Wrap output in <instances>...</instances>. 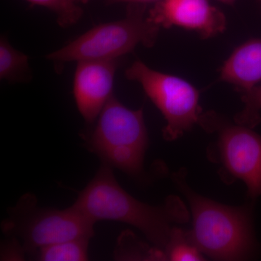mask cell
Returning a JSON list of instances; mask_svg holds the SVG:
<instances>
[{
    "label": "cell",
    "instance_id": "277c9868",
    "mask_svg": "<svg viewBox=\"0 0 261 261\" xmlns=\"http://www.w3.org/2000/svg\"><path fill=\"white\" fill-rule=\"evenodd\" d=\"M148 143L143 109H129L114 95L106 103L87 140L89 150L102 163L133 176L143 171Z\"/></svg>",
    "mask_w": 261,
    "mask_h": 261
},
{
    "label": "cell",
    "instance_id": "7c38bea8",
    "mask_svg": "<svg viewBox=\"0 0 261 261\" xmlns=\"http://www.w3.org/2000/svg\"><path fill=\"white\" fill-rule=\"evenodd\" d=\"M89 241V239L78 238L59 242L42 247L34 256L41 261L87 260Z\"/></svg>",
    "mask_w": 261,
    "mask_h": 261
},
{
    "label": "cell",
    "instance_id": "ffe728a7",
    "mask_svg": "<svg viewBox=\"0 0 261 261\" xmlns=\"http://www.w3.org/2000/svg\"><path fill=\"white\" fill-rule=\"evenodd\" d=\"M78 3H82V4H86L88 3L89 0H75Z\"/></svg>",
    "mask_w": 261,
    "mask_h": 261
},
{
    "label": "cell",
    "instance_id": "3957f363",
    "mask_svg": "<svg viewBox=\"0 0 261 261\" xmlns=\"http://www.w3.org/2000/svg\"><path fill=\"white\" fill-rule=\"evenodd\" d=\"M146 9V5L128 4L124 18L94 27L47 54L46 59L56 65L89 60L113 61L140 44L153 47L161 27L149 18Z\"/></svg>",
    "mask_w": 261,
    "mask_h": 261
},
{
    "label": "cell",
    "instance_id": "ba28073f",
    "mask_svg": "<svg viewBox=\"0 0 261 261\" xmlns=\"http://www.w3.org/2000/svg\"><path fill=\"white\" fill-rule=\"evenodd\" d=\"M148 17L161 28L180 27L204 39L219 35L226 28L224 13L209 0H160Z\"/></svg>",
    "mask_w": 261,
    "mask_h": 261
},
{
    "label": "cell",
    "instance_id": "5bb4252c",
    "mask_svg": "<svg viewBox=\"0 0 261 261\" xmlns=\"http://www.w3.org/2000/svg\"><path fill=\"white\" fill-rule=\"evenodd\" d=\"M164 252L166 260H205L203 254L192 241L190 232L175 226Z\"/></svg>",
    "mask_w": 261,
    "mask_h": 261
},
{
    "label": "cell",
    "instance_id": "2e32d148",
    "mask_svg": "<svg viewBox=\"0 0 261 261\" xmlns=\"http://www.w3.org/2000/svg\"><path fill=\"white\" fill-rule=\"evenodd\" d=\"M241 94L244 108L235 116L234 122L250 128H255L261 121V85H257Z\"/></svg>",
    "mask_w": 261,
    "mask_h": 261
},
{
    "label": "cell",
    "instance_id": "9a60e30c",
    "mask_svg": "<svg viewBox=\"0 0 261 261\" xmlns=\"http://www.w3.org/2000/svg\"><path fill=\"white\" fill-rule=\"evenodd\" d=\"M33 5L50 10L62 28H68L78 23L82 18L83 9L75 0H27Z\"/></svg>",
    "mask_w": 261,
    "mask_h": 261
},
{
    "label": "cell",
    "instance_id": "5b68a950",
    "mask_svg": "<svg viewBox=\"0 0 261 261\" xmlns=\"http://www.w3.org/2000/svg\"><path fill=\"white\" fill-rule=\"evenodd\" d=\"M8 214L2 230L18 239L31 255L53 244L78 238L91 240L94 234L95 222L74 206L64 210L41 207L32 194L22 196Z\"/></svg>",
    "mask_w": 261,
    "mask_h": 261
},
{
    "label": "cell",
    "instance_id": "30bf717a",
    "mask_svg": "<svg viewBox=\"0 0 261 261\" xmlns=\"http://www.w3.org/2000/svg\"><path fill=\"white\" fill-rule=\"evenodd\" d=\"M220 81L232 84L240 93L261 82V39H252L239 46L220 70Z\"/></svg>",
    "mask_w": 261,
    "mask_h": 261
},
{
    "label": "cell",
    "instance_id": "e0dca14e",
    "mask_svg": "<svg viewBox=\"0 0 261 261\" xmlns=\"http://www.w3.org/2000/svg\"><path fill=\"white\" fill-rule=\"evenodd\" d=\"M6 243L3 245L1 250V260H23L25 258V252L23 245L16 238L10 237Z\"/></svg>",
    "mask_w": 261,
    "mask_h": 261
},
{
    "label": "cell",
    "instance_id": "6da1fadb",
    "mask_svg": "<svg viewBox=\"0 0 261 261\" xmlns=\"http://www.w3.org/2000/svg\"><path fill=\"white\" fill-rule=\"evenodd\" d=\"M94 222L111 220L140 230L154 246L164 250L173 224H185L190 218L179 197L169 196L161 206L148 205L135 199L117 181L113 168L102 163L94 177L79 194L73 203Z\"/></svg>",
    "mask_w": 261,
    "mask_h": 261
},
{
    "label": "cell",
    "instance_id": "52a82bcc",
    "mask_svg": "<svg viewBox=\"0 0 261 261\" xmlns=\"http://www.w3.org/2000/svg\"><path fill=\"white\" fill-rule=\"evenodd\" d=\"M200 125L217 134L219 161L226 176L242 180L252 200L261 196V136L217 113H202Z\"/></svg>",
    "mask_w": 261,
    "mask_h": 261
},
{
    "label": "cell",
    "instance_id": "8992f818",
    "mask_svg": "<svg viewBox=\"0 0 261 261\" xmlns=\"http://www.w3.org/2000/svg\"><path fill=\"white\" fill-rule=\"evenodd\" d=\"M127 80L142 86L166 121L163 129L165 140L174 141L200 123L202 116L200 92L192 84L180 77L152 69L136 61L125 71Z\"/></svg>",
    "mask_w": 261,
    "mask_h": 261
},
{
    "label": "cell",
    "instance_id": "ac0fdd59",
    "mask_svg": "<svg viewBox=\"0 0 261 261\" xmlns=\"http://www.w3.org/2000/svg\"><path fill=\"white\" fill-rule=\"evenodd\" d=\"M105 3L107 5H114L117 3H126L128 4H140V5H146L149 4V3H154L159 2L160 0H104Z\"/></svg>",
    "mask_w": 261,
    "mask_h": 261
},
{
    "label": "cell",
    "instance_id": "9c48e42d",
    "mask_svg": "<svg viewBox=\"0 0 261 261\" xmlns=\"http://www.w3.org/2000/svg\"><path fill=\"white\" fill-rule=\"evenodd\" d=\"M73 92L78 111L86 123L97 119L106 103L113 95L118 63L113 61L77 62Z\"/></svg>",
    "mask_w": 261,
    "mask_h": 261
},
{
    "label": "cell",
    "instance_id": "44dd1931",
    "mask_svg": "<svg viewBox=\"0 0 261 261\" xmlns=\"http://www.w3.org/2000/svg\"><path fill=\"white\" fill-rule=\"evenodd\" d=\"M257 1H258V2H259V3H260V4H261V0H257Z\"/></svg>",
    "mask_w": 261,
    "mask_h": 261
},
{
    "label": "cell",
    "instance_id": "7a4b0ae2",
    "mask_svg": "<svg viewBox=\"0 0 261 261\" xmlns=\"http://www.w3.org/2000/svg\"><path fill=\"white\" fill-rule=\"evenodd\" d=\"M180 170L172 178L186 197L192 216L190 235L203 255L217 260H243L253 257L257 244L253 227V206L231 207L198 195Z\"/></svg>",
    "mask_w": 261,
    "mask_h": 261
},
{
    "label": "cell",
    "instance_id": "4fadbf2b",
    "mask_svg": "<svg viewBox=\"0 0 261 261\" xmlns=\"http://www.w3.org/2000/svg\"><path fill=\"white\" fill-rule=\"evenodd\" d=\"M115 257L120 260H166L164 250L149 247L130 231H124L118 238Z\"/></svg>",
    "mask_w": 261,
    "mask_h": 261
},
{
    "label": "cell",
    "instance_id": "d6986e66",
    "mask_svg": "<svg viewBox=\"0 0 261 261\" xmlns=\"http://www.w3.org/2000/svg\"><path fill=\"white\" fill-rule=\"evenodd\" d=\"M218 1L221 2V3H224V4L233 5L236 3L237 0H218Z\"/></svg>",
    "mask_w": 261,
    "mask_h": 261
},
{
    "label": "cell",
    "instance_id": "8fae6325",
    "mask_svg": "<svg viewBox=\"0 0 261 261\" xmlns=\"http://www.w3.org/2000/svg\"><path fill=\"white\" fill-rule=\"evenodd\" d=\"M29 57L15 49L8 39H0V79L10 83H23L32 80Z\"/></svg>",
    "mask_w": 261,
    "mask_h": 261
}]
</instances>
